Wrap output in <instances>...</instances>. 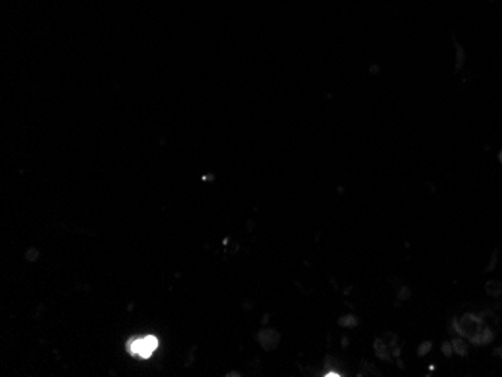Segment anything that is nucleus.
I'll use <instances>...</instances> for the list:
<instances>
[{
	"label": "nucleus",
	"instance_id": "1",
	"mask_svg": "<svg viewBox=\"0 0 502 377\" xmlns=\"http://www.w3.org/2000/svg\"><path fill=\"white\" fill-rule=\"evenodd\" d=\"M156 346H159V341H156L155 337L140 338V340H134L130 344V352L133 355H139L141 358H149L154 353V351L156 349Z\"/></svg>",
	"mask_w": 502,
	"mask_h": 377
},
{
	"label": "nucleus",
	"instance_id": "2",
	"mask_svg": "<svg viewBox=\"0 0 502 377\" xmlns=\"http://www.w3.org/2000/svg\"><path fill=\"white\" fill-rule=\"evenodd\" d=\"M373 352H375L376 358L383 361V362H388L393 359V349L390 347V344L386 343L382 337L376 338L375 341H373Z\"/></svg>",
	"mask_w": 502,
	"mask_h": 377
},
{
	"label": "nucleus",
	"instance_id": "3",
	"mask_svg": "<svg viewBox=\"0 0 502 377\" xmlns=\"http://www.w3.org/2000/svg\"><path fill=\"white\" fill-rule=\"evenodd\" d=\"M409 298H411V288H408V287L401 288L400 292H398V295H397V301H398V302H405V301L409 299Z\"/></svg>",
	"mask_w": 502,
	"mask_h": 377
},
{
	"label": "nucleus",
	"instance_id": "4",
	"mask_svg": "<svg viewBox=\"0 0 502 377\" xmlns=\"http://www.w3.org/2000/svg\"><path fill=\"white\" fill-rule=\"evenodd\" d=\"M430 349H432V343L426 341V343H423V344L418 347V355H420V356H424Z\"/></svg>",
	"mask_w": 502,
	"mask_h": 377
},
{
	"label": "nucleus",
	"instance_id": "5",
	"mask_svg": "<svg viewBox=\"0 0 502 377\" xmlns=\"http://www.w3.org/2000/svg\"><path fill=\"white\" fill-rule=\"evenodd\" d=\"M340 323L341 325H346V326H349V328H353L355 325H356V318L355 317H343L341 318V321H340Z\"/></svg>",
	"mask_w": 502,
	"mask_h": 377
},
{
	"label": "nucleus",
	"instance_id": "6",
	"mask_svg": "<svg viewBox=\"0 0 502 377\" xmlns=\"http://www.w3.org/2000/svg\"><path fill=\"white\" fill-rule=\"evenodd\" d=\"M442 349H443V353H446V355H450V353H451V347H450V344H443Z\"/></svg>",
	"mask_w": 502,
	"mask_h": 377
}]
</instances>
